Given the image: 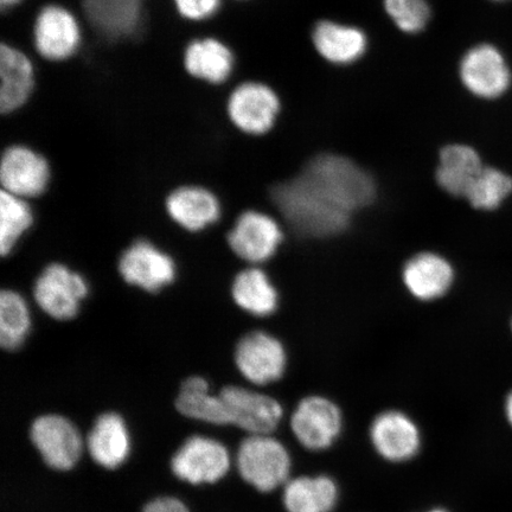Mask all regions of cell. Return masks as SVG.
<instances>
[{"label":"cell","mask_w":512,"mask_h":512,"mask_svg":"<svg viewBox=\"0 0 512 512\" xmlns=\"http://www.w3.org/2000/svg\"><path fill=\"white\" fill-rule=\"evenodd\" d=\"M271 197L291 228L306 238H329L349 226L351 215L325 200L300 175L275 185Z\"/></svg>","instance_id":"cell-1"},{"label":"cell","mask_w":512,"mask_h":512,"mask_svg":"<svg viewBox=\"0 0 512 512\" xmlns=\"http://www.w3.org/2000/svg\"><path fill=\"white\" fill-rule=\"evenodd\" d=\"M300 176L325 200L350 215L368 207L376 195L373 178L347 157L331 153L317 156Z\"/></svg>","instance_id":"cell-2"},{"label":"cell","mask_w":512,"mask_h":512,"mask_svg":"<svg viewBox=\"0 0 512 512\" xmlns=\"http://www.w3.org/2000/svg\"><path fill=\"white\" fill-rule=\"evenodd\" d=\"M85 42V25L78 12L59 3L36 11L31 25L29 53L36 60L63 63L74 59Z\"/></svg>","instance_id":"cell-3"},{"label":"cell","mask_w":512,"mask_h":512,"mask_svg":"<svg viewBox=\"0 0 512 512\" xmlns=\"http://www.w3.org/2000/svg\"><path fill=\"white\" fill-rule=\"evenodd\" d=\"M150 0H72L88 40L117 44L132 41L144 28Z\"/></svg>","instance_id":"cell-4"},{"label":"cell","mask_w":512,"mask_h":512,"mask_svg":"<svg viewBox=\"0 0 512 512\" xmlns=\"http://www.w3.org/2000/svg\"><path fill=\"white\" fill-rule=\"evenodd\" d=\"M224 113L229 125L245 136H266L278 123L281 99L264 80H241L226 88Z\"/></svg>","instance_id":"cell-5"},{"label":"cell","mask_w":512,"mask_h":512,"mask_svg":"<svg viewBox=\"0 0 512 512\" xmlns=\"http://www.w3.org/2000/svg\"><path fill=\"white\" fill-rule=\"evenodd\" d=\"M240 475L261 492H270L287 482L291 459L286 448L268 434L251 435L238 453Z\"/></svg>","instance_id":"cell-6"},{"label":"cell","mask_w":512,"mask_h":512,"mask_svg":"<svg viewBox=\"0 0 512 512\" xmlns=\"http://www.w3.org/2000/svg\"><path fill=\"white\" fill-rule=\"evenodd\" d=\"M88 293L87 280L59 262L44 268L34 284L35 303L50 318L61 322L78 316Z\"/></svg>","instance_id":"cell-7"},{"label":"cell","mask_w":512,"mask_h":512,"mask_svg":"<svg viewBox=\"0 0 512 512\" xmlns=\"http://www.w3.org/2000/svg\"><path fill=\"white\" fill-rule=\"evenodd\" d=\"M50 178L49 160L36 147L14 142L3 150L0 182L9 194L24 200L41 196L47 191Z\"/></svg>","instance_id":"cell-8"},{"label":"cell","mask_w":512,"mask_h":512,"mask_svg":"<svg viewBox=\"0 0 512 512\" xmlns=\"http://www.w3.org/2000/svg\"><path fill=\"white\" fill-rule=\"evenodd\" d=\"M459 78L472 95L484 100L501 98L511 85V72L502 51L492 44L467 50L459 64Z\"/></svg>","instance_id":"cell-9"},{"label":"cell","mask_w":512,"mask_h":512,"mask_svg":"<svg viewBox=\"0 0 512 512\" xmlns=\"http://www.w3.org/2000/svg\"><path fill=\"white\" fill-rule=\"evenodd\" d=\"M38 68L29 51L0 42V115L27 107L37 89Z\"/></svg>","instance_id":"cell-10"},{"label":"cell","mask_w":512,"mask_h":512,"mask_svg":"<svg viewBox=\"0 0 512 512\" xmlns=\"http://www.w3.org/2000/svg\"><path fill=\"white\" fill-rule=\"evenodd\" d=\"M182 64L189 78L204 85L227 88L238 59L228 43L215 36L192 38L183 50Z\"/></svg>","instance_id":"cell-11"},{"label":"cell","mask_w":512,"mask_h":512,"mask_svg":"<svg viewBox=\"0 0 512 512\" xmlns=\"http://www.w3.org/2000/svg\"><path fill=\"white\" fill-rule=\"evenodd\" d=\"M118 270L127 284L155 293L174 283L177 266L174 258L152 242L139 240L121 254Z\"/></svg>","instance_id":"cell-12"},{"label":"cell","mask_w":512,"mask_h":512,"mask_svg":"<svg viewBox=\"0 0 512 512\" xmlns=\"http://www.w3.org/2000/svg\"><path fill=\"white\" fill-rule=\"evenodd\" d=\"M283 239V230L272 216L248 210L230 230L228 245L240 259L259 265L273 258Z\"/></svg>","instance_id":"cell-13"},{"label":"cell","mask_w":512,"mask_h":512,"mask_svg":"<svg viewBox=\"0 0 512 512\" xmlns=\"http://www.w3.org/2000/svg\"><path fill=\"white\" fill-rule=\"evenodd\" d=\"M235 363L249 382L265 386L283 377L287 356L278 338L264 331H253L236 345Z\"/></svg>","instance_id":"cell-14"},{"label":"cell","mask_w":512,"mask_h":512,"mask_svg":"<svg viewBox=\"0 0 512 512\" xmlns=\"http://www.w3.org/2000/svg\"><path fill=\"white\" fill-rule=\"evenodd\" d=\"M220 398L226 407L229 424L251 435L272 433L283 418V408L277 400L252 390L228 386L221 390Z\"/></svg>","instance_id":"cell-15"},{"label":"cell","mask_w":512,"mask_h":512,"mask_svg":"<svg viewBox=\"0 0 512 512\" xmlns=\"http://www.w3.org/2000/svg\"><path fill=\"white\" fill-rule=\"evenodd\" d=\"M31 440L48 466L67 471L78 462L82 439L76 427L59 415H44L31 426Z\"/></svg>","instance_id":"cell-16"},{"label":"cell","mask_w":512,"mask_h":512,"mask_svg":"<svg viewBox=\"0 0 512 512\" xmlns=\"http://www.w3.org/2000/svg\"><path fill=\"white\" fill-rule=\"evenodd\" d=\"M299 443L311 451H322L334 444L342 430V414L334 402L310 396L300 401L291 418Z\"/></svg>","instance_id":"cell-17"},{"label":"cell","mask_w":512,"mask_h":512,"mask_svg":"<svg viewBox=\"0 0 512 512\" xmlns=\"http://www.w3.org/2000/svg\"><path fill=\"white\" fill-rule=\"evenodd\" d=\"M172 471L191 484L215 483L229 470V454L223 445L208 438H189L172 458Z\"/></svg>","instance_id":"cell-18"},{"label":"cell","mask_w":512,"mask_h":512,"mask_svg":"<svg viewBox=\"0 0 512 512\" xmlns=\"http://www.w3.org/2000/svg\"><path fill=\"white\" fill-rule=\"evenodd\" d=\"M165 209L177 226L190 233L213 226L222 214L219 197L198 185H185L172 191L166 198Z\"/></svg>","instance_id":"cell-19"},{"label":"cell","mask_w":512,"mask_h":512,"mask_svg":"<svg viewBox=\"0 0 512 512\" xmlns=\"http://www.w3.org/2000/svg\"><path fill=\"white\" fill-rule=\"evenodd\" d=\"M370 435L376 451L389 462H406L419 451L418 427L400 412L390 411L377 416Z\"/></svg>","instance_id":"cell-20"},{"label":"cell","mask_w":512,"mask_h":512,"mask_svg":"<svg viewBox=\"0 0 512 512\" xmlns=\"http://www.w3.org/2000/svg\"><path fill=\"white\" fill-rule=\"evenodd\" d=\"M312 43L322 59L335 66L360 61L368 49V37L354 25L320 21L312 31Z\"/></svg>","instance_id":"cell-21"},{"label":"cell","mask_w":512,"mask_h":512,"mask_svg":"<svg viewBox=\"0 0 512 512\" xmlns=\"http://www.w3.org/2000/svg\"><path fill=\"white\" fill-rule=\"evenodd\" d=\"M403 283L416 299L431 302L445 296L454 280L453 268L443 256L420 253L408 260L402 272Z\"/></svg>","instance_id":"cell-22"},{"label":"cell","mask_w":512,"mask_h":512,"mask_svg":"<svg viewBox=\"0 0 512 512\" xmlns=\"http://www.w3.org/2000/svg\"><path fill=\"white\" fill-rule=\"evenodd\" d=\"M484 169L482 159L473 147L451 144L440 151L437 168L439 187L456 197H465L467 190Z\"/></svg>","instance_id":"cell-23"},{"label":"cell","mask_w":512,"mask_h":512,"mask_svg":"<svg viewBox=\"0 0 512 512\" xmlns=\"http://www.w3.org/2000/svg\"><path fill=\"white\" fill-rule=\"evenodd\" d=\"M87 445L94 462L106 469L123 464L130 452V440L121 416L115 413L100 415L88 435Z\"/></svg>","instance_id":"cell-24"},{"label":"cell","mask_w":512,"mask_h":512,"mask_svg":"<svg viewBox=\"0 0 512 512\" xmlns=\"http://www.w3.org/2000/svg\"><path fill=\"white\" fill-rule=\"evenodd\" d=\"M234 303L255 317H267L277 310L279 294L268 275L258 267L236 274L232 285Z\"/></svg>","instance_id":"cell-25"},{"label":"cell","mask_w":512,"mask_h":512,"mask_svg":"<svg viewBox=\"0 0 512 512\" xmlns=\"http://www.w3.org/2000/svg\"><path fill=\"white\" fill-rule=\"evenodd\" d=\"M337 499V485L326 476L290 480L284 494L288 512H330L335 508Z\"/></svg>","instance_id":"cell-26"},{"label":"cell","mask_w":512,"mask_h":512,"mask_svg":"<svg viewBox=\"0 0 512 512\" xmlns=\"http://www.w3.org/2000/svg\"><path fill=\"white\" fill-rule=\"evenodd\" d=\"M177 411L188 418L214 425H229L226 407L220 396L209 394V384L200 376L185 380L176 400Z\"/></svg>","instance_id":"cell-27"},{"label":"cell","mask_w":512,"mask_h":512,"mask_svg":"<svg viewBox=\"0 0 512 512\" xmlns=\"http://www.w3.org/2000/svg\"><path fill=\"white\" fill-rule=\"evenodd\" d=\"M30 307L14 290L0 293V344L5 350L15 351L27 341L31 331Z\"/></svg>","instance_id":"cell-28"},{"label":"cell","mask_w":512,"mask_h":512,"mask_svg":"<svg viewBox=\"0 0 512 512\" xmlns=\"http://www.w3.org/2000/svg\"><path fill=\"white\" fill-rule=\"evenodd\" d=\"M34 223V213L28 200L2 190L0 194V253L14 251L19 240Z\"/></svg>","instance_id":"cell-29"},{"label":"cell","mask_w":512,"mask_h":512,"mask_svg":"<svg viewBox=\"0 0 512 512\" xmlns=\"http://www.w3.org/2000/svg\"><path fill=\"white\" fill-rule=\"evenodd\" d=\"M511 192L512 178L510 176L501 170L484 166L464 198L475 209L495 210L501 207Z\"/></svg>","instance_id":"cell-30"},{"label":"cell","mask_w":512,"mask_h":512,"mask_svg":"<svg viewBox=\"0 0 512 512\" xmlns=\"http://www.w3.org/2000/svg\"><path fill=\"white\" fill-rule=\"evenodd\" d=\"M384 11L395 27L407 35H416L427 28L432 8L427 0H383Z\"/></svg>","instance_id":"cell-31"},{"label":"cell","mask_w":512,"mask_h":512,"mask_svg":"<svg viewBox=\"0 0 512 512\" xmlns=\"http://www.w3.org/2000/svg\"><path fill=\"white\" fill-rule=\"evenodd\" d=\"M224 0H171L176 14L190 24L208 22L222 8Z\"/></svg>","instance_id":"cell-32"},{"label":"cell","mask_w":512,"mask_h":512,"mask_svg":"<svg viewBox=\"0 0 512 512\" xmlns=\"http://www.w3.org/2000/svg\"><path fill=\"white\" fill-rule=\"evenodd\" d=\"M143 512H189V510L178 499L163 497L147 504Z\"/></svg>","instance_id":"cell-33"},{"label":"cell","mask_w":512,"mask_h":512,"mask_svg":"<svg viewBox=\"0 0 512 512\" xmlns=\"http://www.w3.org/2000/svg\"><path fill=\"white\" fill-rule=\"evenodd\" d=\"M25 2L27 0H0V12L14 10Z\"/></svg>","instance_id":"cell-34"},{"label":"cell","mask_w":512,"mask_h":512,"mask_svg":"<svg viewBox=\"0 0 512 512\" xmlns=\"http://www.w3.org/2000/svg\"><path fill=\"white\" fill-rule=\"evenodd\" d=\"M505 414H507L508 421L512 426V392L509 394L507 402H505Z\"/></svg>","instance_id":"cell-35"},{"label":"cell","mask_w":512,"mask_h":512,"mask_svg":"<svg viewBox=\"0 0 512 512\" xmlns=\"http://www.w3.org/2000/svg\"><path fill=\"white\" fill-rule=\"evenodd\" d=\"M233 2L245 3L249 2V0H233Z\"/></svg>","instance_id":"cell-36"},{"label":"cell","mask_w":512,"mask_h":512,"mask_svg":"<svg viewBox=\"0 0 512 512\" xmlns=\"http://www.w3.org/2000/svg\"><path fill=\"white\" fill-rule=\"evenodd\" d=\"M430 512H447V511H445V510H441V509H435V510H432V511H430Z\"/></svg>","instance_id":"cell-37"},{"label":"cell","mask_w":512,"mask_h":512,"mask_svg":"<svg viewBox=\"0 0 512 512\" xmlns=\"http://www.w3.org/2000/svg\"><path fill=\"white\" fill-rule=\"evenodd\" d=\"M497 2H502V0H497Z\"/></svg>","instance_id":"cell-38"},{"label":"cell","mask_w":512,"mask_h":512,"mask_svg":"<svg viewBox=\"0 0 512 512\" xmlns=\"http://www.w3.org/2000/svg\"><path fill=\"white\" fill-rule=\"evenodd\" d=\"M511 326H512V324H511Z\"/></svg>","instance_id":"cell-39"}]
</instances>
